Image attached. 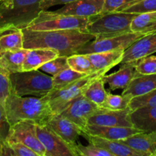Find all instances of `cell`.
<instances>
[{"label": "cell", "mask_w": 156, "mask_h": 156, "mask_svg": "<svg viewBox=\"0 0 156 156\" xmlns=\"http://www.w3.org/2000/svg\"><path fill=\"white\" fill-rule=\"evenodd\" d=\"M24 48H46L56 50L59 56H70L95 37L80 29L53 30H31L21 29Z\"/></svg>", "instance_id": "cell-1"}, {"label": "cell", "mask_w": 156, "mask_h": 156, "mask_svg": "<svg viewBox=\"0 0 156 156\" xmlns=\"http://www.w3.org/2000/svg\"><path fill=\"white\" fill-rule=\"evenodd\" d=\"M4 107L11 126L24 120H32L37 124H45L53 114L45 98H25L18 95L12 87Z\"/></svg>", "instance_id": "cell-2"}, {"label": "cell", "mask_w": 156, "mask_h": 156, "mask_svg": "<svg viewBox=\"0 0 156 156\" xmlns=\"http://www.w3.org/2000/svg\"><path fill=\"white\" fill-rule=\"evenodd\" d=\"M41 0H4L0 3V27L26 28L38 17Z\"/></svg>", "instance_id": "cell-3"}, {"label": "cell", "mask_w": 156, "mask_h": 156, "mask_svg": "<svg viewBox=\"0 0 156 156\" xmlns=\"http://www.w3.org/2000/svg\"><path fill=\"white\" fill-rule=\"evenodd\" d=\"M136 15L123 12L100 14L90 18L85 31L94 35L96 40L130 33L131 23Z\"/></svg>", "instance_id": "cell-4"}, {"label": "cell", "mask_w": 156, "mask_h": 156, "mask_svg": "<svg viewBox=\"0 0 156 156\" xmlns=\"http://www.w3.org/2000/svg\"><path fill=\"white\" fill-rule=\"evenodd\" d=\"M12 87L18 95L42 98L53 89V76L39 69L10 74Z\"/></svg>", "instance_id": "cell-5"}, {"label": "cell", "mask_w": 156, "mask_h": 156, "mask_svg": "<svg viewBox=\"0 0 156 156\" xmlns=\"http://www.w3.org/2000/svg\"><path fill=\"white\" fill-rule=\"evenodd\" d=\"M106 73L102 71L95 72L92 74L85 76L64 88L52 90L49 94L44 96V98L48 101L53 114H60L74 99L83 94L89 84L95 79Z\"/></svg>", "instance_id": "cell-6"}, {"label": "cell", "mask_w": 156, "mask_h": 156, "mask_svg": "<svg viewBox=\"0 0 156 156\" xmlns=\"http://www.w3.org/2000/svg\"><path fill=\"white\" fill-rule=\"evenodd\" d=\"M90 18L76 17L43 10L27 27L31 30H53L80 29L85 30Z\"/></svg>", "instance_id": "cell-7"}, {"label": "cell", "mask_w": 156, "mask_h": 156, "mask_svg": "<svg viewBox=\"0 0 156 156\" xmlns=\"http://www.w3.org/2000/svg\"><path fill=\"white\" fill-rule=\"evenodd\" d=\"M145 34L138 32H130L125 34L118 35L112 37L104 38V39H94L84 44L76 53L78 54H91L101 52L112 51L117 50H126L131 44L140 39Z\"/></svg>", "instance_id": "cell-8"}, {"label": "cell", "mask_w": 156, "mask_h": 156, "mask_svg": "<svg viewBox=\"0 0 156 156\" xmlns=\"http://www.w3.org/2000/svg\"><path fill=\"white\" fill-rule=\"evenodd\" d=\"M36 130L46 149L45 156H78L76 146L67 143L47 125L36 123Z\"/></svg>", "instance_id": "cell-9"}, {"label": "cell", "mask_w": 156, "mask_h": 156, "mask_svg": "<svg viewBox=\"0 0 156 156\" xmlns=\"http://www.w3.org/2000/svg\"><path fill=\"white\" fill-rule=\"evenodd\" d=\"M7 141L23 143L36 152L38 156H45L46 149L37 136L36 123L32 120H24L11 126Z\"/></svg>", "instance_id": "cell-10"}, {"label": "cell", "mask_w": 156, "mask_h": 156, "mask_svg": "<svg viewBox=\"0 0 156 156\" xmlns=\"http://www.w3.org/2000/svg\"><path fill=\"white\" fill-rule=\"evenodd\" d=\"M101 108V107L91 101L82 94L74 99L60 114L84 129L88 126L89 117L98 112Z\"/></svg>", "instance_id": "cell-11"}, {"label": "cell", "mask_w": 156, "mask_h": 156, "mask_svg": "<svg viewBox=\"0 0 156 156\" xmlns=\"http://www.w3.org/2000/svg\"><path fill=\"white\" fill-rule=\"evenodd\" d=\"M129 108L120 111H111L101 108L98 112L89 117L88 125L108 126H129L132 127Z\"/></svg>", "instance_id": "cell-12"}, {"label": "cell", "mask_w": 156, "mask_h": 156, "mask_svg": "<svg viewBox=\"0 0 156 156\" xmlns=\"http://www.w3.org/2000/svg\"><path fill=\"white\" fill-rule=\"evenodd\" d=\"M154 53H156V30L146 34L131 44L124 51L120 64L136 62Z\"/></svg>", "instance_id": "cell-13"}, {"label": "cell", "mask_w": 156, "mask_h": 156, "mask_svg": "<svg viewBox=\"0 0 156 156\" xmlns=\"http://www.w3.org/2000/svg\"><path fill=\"white\" fill-rule=\"evenodd\" d=\"M45 125L73 146L77 145L78 138L83 132L80 126L60 114H53Z\"/></svg>", "instance_id": "cell-14"}, {"label": "cell", "mask_w": 156, "mask_h": 156, "mask_svg": "<svg viewBox=\"0 0 156 156\" xmlns=\"http://www.w3.org/2000/svg\"><path fill=\"white\" fill-rule=\"evenodd\" d=\"M105 0H77L64 5L56 13L76 17L91 18L101 14Z\"/></svg>", "instance_id": "cell-15"}, {"label": "cell", "mask_w": 156, "mask_h": 156, "mask_svg": "<svg viewBox=\"0 0 156 156\" xmlns=\"http://www.w3.org/2000/svg\"><path fill=\"white\" fill-rule=\"evenodd\" d=\"M119 142L140 152L143 156H156V133L155 132L142 131Z\"/></svg>", "instance_id": "cell-16"}, {"label": "cell", "mask_w": 156, "mask_h": 156, "mask_svg": "<svg viewBox=\"0 0 156 156\" xmlns=\"http://www.w3.org/2000/svg\"><path fill=\"white\" fill-rule=\"evenodd\" d=\"M84 132L92 136L101 137L110 140H124L133 134L142 132L136 128L129 126H97V125H88Z\"/></svg>", "instance_id": "cell-17"}, {"label": "cell", "mask_w": 156, "mask_h": 156, "mask_svg": "<svg viewBox=\"0 0 156 156\" xmlns=\"http://www.w3.org/2000/svg\"><path fill=\"white\" fill-rule=\"evenodd\" d=\"M82 136L89 143H92L95 146L106 149L113 156H143L140 152L131 149L130 147L119 141L107 140L96 136L90 135L84 131L82 132Z\"/></svg>", "instance_id": "cell-18"}, {"label": "cell", "mask_w": 156, "mask_h": 156, "mask_svg": "<svg viewBox=\"0 0 156 156\" xmlns=\"http://www.w3.org/2000/svg\"><path fill=\"white\" fill-rule=\"evenodd\" d=\"M136 63V62L122 64L121 68L116 73L104 75V81L109 85L111 91H115L120 88L124 89L128 86L135 75Z\"/></svg>", "instance_id": "cell-19"}, {"label": "cell", "mask_w": 156, "mask_h": 156, "mask_svg": "<svg viewBox=\"0 0 156 156\" xmlns=\"http://www.w3.org/2000/svg\"><path fill=\"white\" fill-rule=\"evenodd\" d=\"M156 88V74L144 75L136 71L133 79L123 89L122 94L134 98L143 95Z\"/></svg>", "instance_id": "cell-20"}, {"label": "cell", "mask_w": 156, "mask_h": 156, "mask_svg": "<svg viewBox=\"0 0 156 156\" xmlns=\"http://www.w3.org/2000/svg\"><path fill=\"white\" fill-rule=\"evenodd\" d=\"M124 51V50H117L86 55L92 63L94 71L108 73L111 69L121 62Z\"/></svg>", "instance_id": "cell-21"}, {"label": "cell", "mask_w": 156, "mask_h": 156, "mask_svg": "<svg viewBox=\"0 0 156 156\" xmlns=\"http://www.w3.org/2000/svg\"><path fill=\"white\" fill-rule=\"evenodd\" d=\"M129 118L133 127L143 132L156 133V107L131 111Z\"/></svg>", "instance_id": "cell-22"}, {"label": "cell", "mask_w": 156, "mask_h": 156, "mask_svg": "<svg viewBox=\"0 0 156 156\" xmlns=\"http://www.w3.org/2000/svg\"><path fill=\"white\" fill-rule=\"evenodd\" d=\"M59 54L56 50L46 48L30 49L27 51L23 65V71L39 69L44 64L55 59Z\"/></svg>", "instance_id": "cell-23"}, {"label": "cell", "mask_w": 156, "mask_h": 156, "mask_svg": "<svg viewBox=\"0 0 156 156\" xmlns=\"http://www.w3.org/2000/svg\"><path fill=\"white\" fill-rule=\"evenodd\" d=\"M28 49L8 50L0 55V66L10 74L23 71V65Z\"/></svg>", "instance_id": "cell-24"}, {"label": "cell", "mask_w": 156, "mask_h": 156, "mask_svg": "<svg viewBox=\"0 0 156 156\" xmlns=\"http://www.w3.org/2000/svg\"><path fill=\"white\" fill-rule=\"evenodd\" d=\"M105 84L103 76H100L88 85L82 94L88 100L101 107L108 95V91L105 88Z\"/></svg>", "instance_id": "cell-25"}, {"label": "cell", "mask_w": 156, "mask_h": 156, "mask_svg": "<svg viewBox=\"0 0 156 156\" xmlns=\"http://www.w3.org/2000/svg\"><path fill=\"white\" fill-rule=\"evenodd\" d=\"M131 30L145 34L156 30V12L137 14L131 23Z\"/></svg>", "instance_id": "cell-26"}, {"label": "cell", "mask_w": 156, "mask_h": 156, "mask_svg": "<svg viewBox=\"0 0 156 156\" xmlns=\"http://www.w3.org/2000/svg\"><path fill=\"white\" fill-rule=\"evenodd\" d=\"M86 75L82 74L69 68L66 69L58 74L53 76V89H60L79 79L85 77Z\"/></svg>", "instance_id": "cell-27"}, {"label": "cell", "mask_w": 156, "mask_h": 156, "mask_svg": "<svg viewBox=\"0 0 156 156\" xmlns=\"http://www.w3.org/2000/svg\"><path fill=\"white\" fill-rule=\"evenodd\" d=\"M68 63L71 69L86 76L95 73L92 63L86 54H73L68 56Z\"/></svg>", "instance_id": "cell-28"}, {"label": "cell", "mask_w": 156, "mask_h": 156, "mask_svg": "<svg viewBox=\"0 0 156 156\" xmlns=\"http://www.w3.org/2000/svg\"><path fill=\"white\" fill-rule=\"evenodd\" d=\"M119 12L143 14L156 12V0H135Z\"/></svg>", "instance_id": "cell-29"}, {"label": "cell", "mask_w": 156, "mask_h": 156, "mask_svg": "<svg viewBox=\"0 0 156 156\" xmlns=\"http://www.w3.org/2000/svg\"><path fill=\"white\" fill-rule=\"evenodd\" d=\"M133 98L129 95H118L112 94L111 92H108L106 100L102 105L101 108L111 111H120L129 108V105Z\"/></svg>", "instance_id": "cell-30"}, {"label": "cell", "mask_w": 156, "mask_h": 156, "mask_svg": "<svg viewBox=\"0 0 156 156\" xmlns=\"http://www.w3.org/2000/svg\"><path fill=\"white\" fill-rule=\"evenodd\" d=\"M152 107H156V88L143 95L133 98L129 105V108L131 111L139 108Z\"/></svg>", "instance_id": "cell-31"}, {"label": "cell", "mask_w": 156, "mask_h": 156, "mask_svg": "<svg viewBox=\"0 0 156 156\" xmlns=\"http://www.w3.org/2000/svg\"><path fill=\"white\" fill-rule=\"evenodd\" d=\"M69 68L68 63V56H59L55 59H51L42 66L39 70L48 73L52 76L58 74L66 69Z\"/></svg>", "instance_id": "cell-32"}, {"label": "cell", "mask_w": 156, "mask_h": 156, "mask_svg": "<svg viewBox=\"0 0 156 156\" xmlns=\"http://www.w3.org/2000/svg\"><path fill=\"white\" fill-rule=\"evenodd\" d=\"M11 129V125L8 120L4 105L0 103V156L7 145V138Z\"/></svg>", "instance_id": "cell-33"}, {"label": "cell", "mask_w": 156, "mask_h": 156, "mask_svg": "<svg viewBox=\"0 0 156 156\" xmlns=\"http://www.w3.org/2000/svg\"><path fill=\"white\" fill-rule=\"evenodd\" d=\"M136 71L144 75L156 74V56H145L136 61Z\"/></svg>", "instance_id": "cell-34"}, {"label": "cell", "mask_w": 156, "mask_h": 156, "mask_svg": "<svg viewBox=\"0 0 156 156\" xmlns=\"http://www.w3.org/2000/svg\"><path fill=\"white\" fill-rule=\"evenodd\" d=\"M76 152L78 156H113L106 149L89 143L88 146H82L80 143L76 145Z\"/></svg>", "instance_id": "cell-35"}, {"label": "cell", "mask_w": 156, "mask_h": 156, "mask_svg": "<svg viewBox=\"0 0 156 156\" xmlns=\"http://www.w3.org/2000/svg\"><path fill=\"white\" fill-rule=\"evenodd\" d=\"M12 90L10 73L0 66V103L5 106V103Z\"/></svg>", "instance_id": "cell-36"}, {"label": "cell", "mask_w": 156, "mask_h": 156, "mask_svg": "<svg viewBox=\"0 0 156 156\" xmlns=\"http://www.w3.org/2000/svg\"><path fill=\"white\" fill-rule=\"evenodd\" d=\"M7 143L13 152L14 156H38L32 149L19 142L7 141Z\"/></svg>", "instance_id": "cell-37"}, {"label": "cell", "mask_w": 156, "mask_h": 156, "mask_svg": "<svg viewBox=\"0 0 156 156\" xmlns=\"http://www.w3.org/2000/svg\"><path fill=\"white\" fill-rule=\"evenodd\" d=\"M133 1L135 0H105V5L101 14L119 12L126 5Z\"/></svg>", "instance_id": "cell-38"}, {"label": "cell", "mask_w": 156, "mask_h": 156, "mask_svg": "<svg viewBox=\"0 0 156 156\" xmlns=\"http://www.w3.org/2000/svg\"><path fill=\"white\" fill-rule=\"evenodd\" d=\"M77 1V0H41V7L42 10L51 8L53 6L59 5H66L72 2Z\"/></svg>", "instance_id": "cell-39"}, {"label": "cell", "mask_w": 156, "mask_h": 156, "mask_svg": "<svg viewBox=\"0 0 156 156\" xmlns=\"http://www.w3.org/2000/svg\"><path fill=\"white\" fill-rule=\"evenodd\" d=\"M2 1H3V0H0V3H1Z\"/></svg>", "instance_id": "cell-40"}, {"label": "cell", "mask_w": 156, "mask_h": 156, "mask_svg": "<svg viewBox=\"0 0 156 156\" xmlns=\"http://www.w3.org/2000/svg\"><path fill=\"white\" fill-rule=\"evenodd\" d=\"M3 1H4V0H3Z\"/></svg>", "instance_id": "cell-41"}]
</instances>
